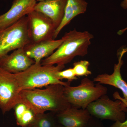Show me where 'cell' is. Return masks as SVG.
Masks as SVG:
<instances>
[{
	"label": "cell",
	"mask_w": 127,
	"mask_h": 127,
	"mask_svg": "<svg viewBox=\"0 0 127 127\" xmlns=\"http://www.w3.org/2000/svg\"><path fill=\"white\" fill-rule=\"evenodd\" d=\"M45 87L21 90V102L30 107L36 114L47 111L57 114L71 106L64 95V86L53 84Z\"/></svg>",
	"instance_id": "1"
},
{
	"label": "cell",
	"mask_w": 127,
	"mask_h": 127,
	"mask_svg": "<svg viewBox=\"0 0 127 127\" xmlns=\"http://www.w3.org/2000/svg\"><path fill=\"white\" fill-rule=\"evenodd\" d=\"M62 38L63 41L61 45L52 55L42 60L41 65H65L75 57L84 56L88 54L94 36L89 32L74 29L66 32Z\"/></svg>",
	"instance_id": "2"
},
{
	"label": "cell",
	"mask_w": 127,
	"mask_h": 127,
	"mask_svg": "<svg viewBox=\"0 0 127 127\" xmlns=\"http://www.w3.org/2000/svg\"><path fill=\"white\" fill-rule=\"evenodd\" d=\"M65 65H42L41 63L34 64L27 70L14 74L21 91L46 87L53 84L70 85V82L59 80L57 73L62 70Z\"/></svg>",
	"instance_id": "3"
},
{
	"label": "cell",
	"mask_w": 127,
	"mask_h": 127,
	"mask_svg": "<svg viewBox=\"0 0 127 127\" xmlns=\"http://www.w3.org/2000/svg\"><path fill=\"white\" fill-rule=\"evenodd\" d=\"M102 84H95L94 81L85 78L77 86H64V95L71 106L86 109L91 103L107 94V89Z\"/></svg>",
	"instance_id": "4"
},
{
	"label": "cell",
	"mask_w": 127,
	"mask_h": 127,
	"mask_svg": "<svg viewBox=\"0 0 127 127\" xmlns=\"http://www.w3.org/2000/svg\"><path fill=\"white\" fill-rule=\"evenodd\" d=\"M27 15L0 31V58L11 51L23 48L30 43Z\"/></svg>",
	"instance_id": "5"
},
{
	"label": "cell",
	"mask_w": 127,
	"mask_h": 127,
	"mask_svg": "<svg viewBox=\"0 0 127 127\" xmlns=\"http://www.w3.org/2000/svg\"><path fill=\"white\" fill-rule=\"evenodd\" d=\"M86 109L92 117L98 119L120 122L126 120L127 106L125 103L118 99L113 101L106 95L91 103Z\"/></svg>",
	"instance_id": "6"
},
{
	"label": "cell",
	"mask_w": 127,
	"mask_h": 127,
	"mask_svg": "<svg viewBox=\"0 0 127 127\" xmlns=\"http://www.w3.org/2000/svg\"><path fill=\"white\" fill-rule=\"evenodd\" d=\"M27 16L28 32L30 43H37L53 39L57 28L50 18L34 10Z\"/></svg>",
	"instance_id": "7"
},
{
	"label": "cell",
	"mask_w": 127,
	"mask_h": 127,
	"mask_svg": "<svg viewBox=\"0 0 127 127\" xmlns=\"http://www.w3.org/2000/svg\"><path fill=\"white\" fill-rule=\"evenodd\" d=\"M21 91L14 74L0 68V109L2 114L21 102Z\"/></svg>",
	"instance_id": "8"
},
{
	"label": "cell",
	"mask_w": 127,
	"mask_h": 127,
	"mask_svg": "<svg viewBox=\"0 0 127 127\" xmlns=\"http://www.w3.org/2000/svg\"><path fill=\"white\" fill-rule=\"evenodd\" d=\"M37 0H14L9 10L0 15V31L17 22L34 10Z\"/></svg>",
	"instance_id": "9"
},
{
	"label": "cell",
	"mask_w": 127,
	"mask_h": 127,
	"mask_svg": "<svg viewBox=\"0 0 127 127\" xmlns=\"http://www.w3.org/2000/svg\"><path fill=\"white\" fill-rule=\"evenodd\" d=\"M35 63L33 59L28 56L24 48H20L0 58V68L16 74L27 70Z\"/></svg>",
	"instance_id": "10"
},
{
	"label": "cell",
	"mask_w": 127,
	"mask_h": 127,
	"mask_svg": "<svg viewBox=\"0 0 127 127\" xmlns=\"http://www.w3.org/2000/svg\"><path fill=\"white\" fill-rule=\"evenodd\" d=\"M117 53L118 63L114 65L113 73L111 75L103 73L97 75L94 79V81L118 88L122 92L123 98L127 103V83L123 79L121 74V67L124 63L123 57L127 52V47L122 48Z\"/></svg>",
	"instance_id": "11"
},
{
	"label": "cell",
	"mask_w": 127,
	"mask_h": 127,
	"mask_svg": "<svg viewBox=\"0 0 127 127\" xmlns=\"http://www.w3.org/2000/svg\"><path fill=\"white\" fill-rule=\"evenodd\" d=\"M56 116L59 125L64 127H86L92 117L87 109L71 106Z\"/></svg>",
	"instance_id": "12"
},
{
	"label": "cell",
	"mask_w": 127,
	"mask_h": 127,
	"mask_svg": "<svg viewBox=\"0 0 127 127\" xmlns=\"http://www.w3.org/2000/svg\"><path fill=\"white\" fill-rule=\"evenodd\" d=\"M63 41L62 38L57 40L49 39L37 43H29L23 48L28 56L33 59L35 64H39L43 58L52 55Z\"/></svg>",
	"instance_id": "13"
},
{
	"label": "cell",
	"mask_w": 127,
	"mask_h": 127,
	"mask_svg": "<svg viewBox=\"0 0 127 127\" xmlns=\"http://www.w3.org/2000/svg\"><path fill=\"white\" fill-rule=\"evenodd\" d=\"M67 1V0H44L36 3L34 10L50 18L57 28L63 19Z\"/></svg>",
	"instance_id": "14"
},
{
	"label": "cell",
	"mask_w": 127,
	"mask_h": 127,
	"mask_svg": "<svg viewBox=\"0 0 127 127\" xmlns=\"http://www.w3.org/2000/svg\"><path fill=\"white\" fill-rule=\"evenodd\" d=\"M88 5V3L85 0H67L63 19L55 31L53 39L57 38L61 30L73 18L84 14L86 11Z\"/></svg>",
	"instance_id": "15"
},
{
	"label": "cell",
	"mask_w": 127,
	"mask_h": 127,
	"mask_svg": "<svg viewBox=\"0 0 127 127\" xmlns=\"http://www.w3.org/2000/svg\"><path fill=\"white\" fill-rule=\"evenodd\" d=\"M16 124L21 127H30L34 122L36 114L26 104L20 102L14 108Z\"/></svg>",
	"instance_id": "16"
},
{
	"label": "cell",
	"mask_w": 127,
	"mask_h": 127,
	"mask_svg": "<svg viewBox=\"0 0 127 127\" xmlns=\"http://www.w3.org/2000/svg\"><path fill=\"white\" fill-rule=\"evenodd\" d=\"M56 114L52 112L36 114L34 122L30 127H58Z\"/></svg>",
	"instance_id": "17"
},
{
	"label": "cell",
	"mask_w": 127,
	"mask_h": 127,
	"mask_svg": "<svg viewBox=\"0 0 127 127\" xmlns=\"http://www.w3.org/2000/svg\"><path fill=\"white\" fill-rule=\"evenodd\" d=\"M90 63L88 61L84 60L76 62L73 64V70L77 77H82L91 75L92 72L89 70Z\"/></svg>",
	"instance_id": "18"
},
{
	"label": "cell",
	"mask_w": 127,
	"mask_h": 127,
	"mask_svg": "<svg viewBox=\"0 0 127 127\" xmlns=\"http://www.w3.org/2000/svg\"><path fill=\"white\" fill-rule=\"evenodd\" d=\"M57 77L61 81L64 79H66L69 82L78 79L77 77L75 75L73 68H70L64 70L59 71L57 73Z\"/></svg>",
	"instance_id": "19"
},
{
	"label": "cell",
	"mask_w": 127,
	"mask_h": 127,
	"mask_svg": "<svg viewBox=\"0 0 127 127\" xmlns=\"http://www.w3.org/2000/svg\"><path fill=\"white\" fill-rule=\"evenodd\" d=\"M113 97L115 100H120L124 102L127 106V103L125 101L123 98L122 97L120 96L119 93L117 92H115L113 95ZM110 127H127V119L123 122H115Z\"/></svg>",
	"instance_id": "20"
},
{
	"label": "cell",
	"mask_w": 127,
	"mask_h": 127,
	"mask_svg": "<svg viewBox=\"0 0 127 127\" xmlns=\"http://www.w3.org/2000/svg\"><path fill=\"white\" fill-rule=\"evenodd\" d=\"M86 127H104L101 123L94 120L92 117L90 122Z\"/></svg>",
	"instance_id": "21"
},
{
	"label": "cell",
	"mask_w": 127,
	"mask_h": 127,
	"mask_svg": "<svg viewBox=\"0 0 127 127\" xmlns=\"http://www.w3.org/2000/svg\"><path fill=\"white\" fill-rule=\"evenodd\" d=\"M120 6L123 9H127V0H123L120 4Z\"/></svg>",
	"instance_id": "22"
},
{
	"label": "cell",
	"mask_w": 127,
	"mask_h": 127,
	"mask_svg": "<svg viewBox=\"0 0 127 127\" xmlns=\"http://www.w3.org/2000/svg\"><path fill=\"white\" fill-rule=\"evenodd\" d=\"M127 27L126 28L123 29V30L119 31L118 32V34L119 35H122V34H123L126 31H127Z\"/></svg>",
	"instance_id": "23"
},
{
	"label": "cell",
	"mask_w": 127,
	"mask_h": 127,
	"mask_svg": "<svg viewBox=\"0 0 127 127\" xmlns=\"http://www.w3.org/2000/svg\"><path fill=\"white\" fill-rule=\"evenodd\" d=\"M44 0H37V1H42Z\"/></svg>",
	"instance_id": "24"
},
{
	"label": "cell",
	"mask_w": 127,
	"mask_h": 127,
	"mask_svg": "<svg viewBox=\"0 0 127 127\" xmlns=\"http://www.w3.org/2000/svg\"><path fill=\"white\" fill-rule=\"evenodd\" d=\"M58 127H63V126H61V125H59V126H58Z\"/></svg>",
	"instance_id": "25"
}]
</instances>
